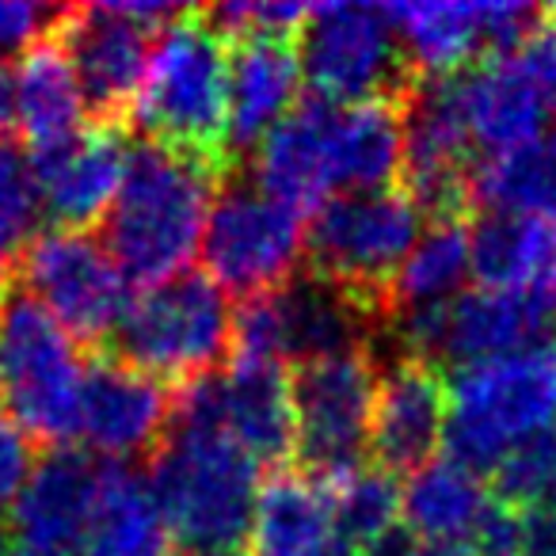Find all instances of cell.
<instances>
[{
	"instance_id": "1",
	"label": "cell",
	"mask_w": 556,
	"mask_h": 556,
	"mask_svg": "<svg viewBox=\"0 0 556 556\" xmlns=\"http://www.w3.org/2000/svg\"><path fill=\"white\" fill-rule=\"evenodd\" d=\"M229 172L202 156L179 153L161 141H138L130 168L103 217V244L115 255L130 287L153 290L184 275L202 248L210 210Z\"/></svg>"
},
{
	"instance_id": "2",
	"label": "cell",
	"mask_w": 556,
	"mask_h": 556,
	"mask_svg": "<svg viewBox=\"0 0 556 556\" xmlns=\"http://www.w3.org/2000/svg\"><path fill=\"white\" fill-rule=\"evenodd\" d=\"M149 488L184 556L244 553L260 503V465L222 431L172 419Z\"/></svg>"
},
{
	"instance_id": "3",
	"label": "cell",
	"mask_w": 556,
	"mask_h": 556,
	"mask_svg": "<svg viewBox=\"0 0 556 556\" xmlns=\"http://www.w3.org/2000/svg\"><path fill=\"white\" fill-rule=\"evenodd\" d=\"M134 118L149 141H161L232 172L229 54L202 9H187L153 39Z\"/></svg>"
},
{
	"instance_id": "4",
	"label": "cell",
	"mask_w": 556,
	"mask_h": 556,
	"mask_svg": "<svg viewBox=\"0 0 556 556\" xmlns=\"http://www.w3.org/2000/svg\"><path fill=\"white\" fill-rule=\"evenodd\" d=\"M556 427V348H530L465 366L450 381L446 446L469 469H500L515 450Z\"/></svg>"
},
{
	"instance_id": "5",
	"label": "cell",
	"mask_w": 556,
	"mask_h": 556,
	"mask_svg": "<svg viewBox=\"0 0 556 556\" xmlns=\"http://www.w3.org/2000/svg\"><path fill=\"white\" fill-rule=\"evenodd\" d=\"M419 240V206L404 187L363 194H332L305 232L309 275L393 320V282Z\"/></svg>"
},
{
	"instance_id": "6",
	"label": "cell",
	"mask_w": 556,
	"mask_h": 556,
	"mask_svg": "<svg viewBox=\"0 0 556 556\" xmlns=\"http://www.w3.org/2000/svg\"><path fill=\"white\" fill-rule=\"evenodd\" d=\"M85 374L80 343L20 282L0 287V401L35 442L77 439Z\"/></svg>"
},
{
	"instance_id": "7",
	"label": "cell",
	"mask_w": 556,
	"mask_h": 556,
	"mask_svg": "<svg viewBox=\"0 0 556 556\" xmlns=\"http://www.w3.org/2000/svg\"><path fill=\"white\" fill-rule=\"evenodd\" d=\"M381 332L386 320L378 313L305 270L287 287L240 302L232 313V358L302 366L370 351V340Z\"/></svg>"
},
{
	"instance_id": "8",
	"label": "cell",
	"mask_w": 556,
	"mask_h": 556,
	"mask_svg": "<svg viewBox=\"0 0 556 556\" xmlns=\"http://www.w3.org/2000/svg\"><path fill=\"white\" fill-rule=\"evenodd\" d=\"M229 348V298L214 278L199 270H184L161 287L146 290L111 340L115 358L179 389L214 374Z\"/></svg>"
},
{
	"instance_id": "9",
	"label": "cell",
	"mask_w": 556,
	"mask_h": 556,
	"mask_svg": "<svg viewBox=\"0 0 556 556\" xmlns=\"http://www.w3.org/2000/svg\"><path fill=\"white\" fill-rule=\"evenodd\" d=\"M556 328V294L541 290H465L454 302L408 309L389 320L401 355L431 366H477L545 348Z\"/></svg>"
},
{
	"instance_id": "10",
	"label": "cell",
	"mask_w": 556,
	"mask_h": 556,
	"mask_svg": "<svg viewBox=\"0 0 556 556\" xmlns=\"http://www.w3.org/2000/svg\"><path fill=\"white\" fill-rule=\"evenodd\" d=\"M298 58L313 100L336 108L404 100L416 80L389 4H313L298 31Z\"/></svg>"
},
{
	"instance_id": "11",
	"label": "cell",
	"mask_w": 556,
	"mask_h": 556,
	"mask_svg": "<svg viewBox=\"0 0 556 556\" xmlns=\"http://www.w3.org/2000/svg\"><path fill=\"white\" fill-rule=\"evenodd\" d=\"M305 217L270 199L244 172V164L222 179V191L202 232V263L217 287L252 302L298 278L305 255Z\"/></svg>"
},
{
	"instance_id": "12",
	"label": "cell",
	"mask_w": 556,
	"mask_h": 556,
	"mask_svg": "<svg viewBox=\"0 0 556 556\" xmlns=\"http://www.w3.org/2000/svg\"><path fill=\"white\" fill-rule=\"evenodd\" d=\"M378 378L370 351L340 358L302 363L290 374V401H294L298 446L305 477L325 484L363 469L370 454L374 404H378Z\"/></svg>"
},
{
	"instance_id": "13",
	"label": "cell",
	"mask_w": 556,
	"mask_h": 556,
	"mask_svg": "<svg viewBox=\"0 0 556 556\" xmlns=\"http://www.w3.org/2000/svg\"><path fill=\"white\" fill-rule=\"evenodd\" d=\"M20 287L80 343H111L130 313V278L100 237L50 229L27 248Z\"/></svg>"
},
{
	"instance_id": "14",
	"label": "cell",
	"mask_w": 556,
	"mask_h": 556,
	"mask_svg": "<svg viewBox=\"0 0 556 556\" xmlns=\"http://www.w3.org/2000/svg\"><path fill=\"white\" fill-rule=\"evenodd\" d=\"M404 58L416 77H454L488 58H515L538 35L545 9L492 0V4H450L412 0L389 4Z\"/></svg>"
},
{
	"instance_id": "15",
	"label": "cell",
	"mask_w": 556,
	"mask_h": 556,
	"mask_svg": "<svg viewBox=\"0 0 556 556\" xmlns=\"http://www.w3.org/2000/svg\"><path fill=\"white\" fill-rule=\"evenodd\" d=\"M176 424L222 431L255 465H282L294 457L298 427L290 378L282 366L232 358L225 370L191 381L176 396Z\"/></svg>"
},
{
	"instance_id": "16",
	"label": "cell",
	"mask_w": 556,
	"mask_h": 556,
	"mask_svg": "<svg viewBox=\"0 0 556 556\" xmlns=\"http://www.w3.org/2000/svg\"><path fill=\"white\" fill-rule=\"evenodd\" d=\"M153 35V27H146L123 9V0L62 12L54 39L62 42L77 73V85L96 123H123L134 111L141 85H146Z\"/></svg>"
},
{
	"instance_id": "17",
	"label": "cell",
	"mask_w": 556,
	"mask_h": 556,
	"mask_svg": "<svg viewBox=\"0 0 556 556\" xmlns=\"http://www.w3.org/2000/svg\"><path fill=\"white\" fill-rule=\"evenodd\" d=\"M176 419V396L149 374L103 355L88 363L77 412V442L100 462L130 465L134 457L156 454Z\"/></svg>"
},
{
	"instance_id": "18",
	"label": "cell",
	"mask_w": 556,
	"mask_h": 556,
	"mask_svg": "<svg viewBox=\"0 0 556 556\" xmlns=\"http://www.w3.org/2000/svg\"><path fill=\"white\" fill-rule=\"evenodd\" d=\"M108 465L58 446L39 457L31 480L12 503L16 556H88Z\"/></svg>"
},
{
	"instance_id": "19",
	"label": "cell",
	"mask_w": 556,
	"mask_h": 556,
	"mask_svg": "<svg viewBox=\"0 0 556 556\" xmlns=\"http://www.w3.org/2000/svg\"><path fill=\"white\" fill-rule=\"evenodd\" d=\"M130 138L123 123H88L73 138L47 149H31L39 176L42 210L58 229L88 232L103 222L118 199V187L130 168Z\"/></svg>"
},
{
	"instance_id": "20",
	"label": "cell",
	"mask_w": 556,
	"mask_h": 556,
	"mask_svg": "<svg viewBox=\"0 0 556 556\" xmlns=\"http://www.w3.org/2000/svg\"><path fill=\"white\" fill-rule=\"evenodd\" d=\"M450 389L442 370L424 358L396 355L378 378L370 454L389 477L419 472L434 462V450L446 439Z\"/></svg>"
},
{
	"instance_id": "21",
	"label": "cell",
	"mask_w": 556,
	"mask_h": 556,
	"mask_svg": "<svg viewBox=\"0 0 556 556\" xmlns=\"http://www.w3.org/2000/svg\"><path fill=\"white\" fill-rule=\"evenodd\" d=\"M88 103L62 42L50 35L0 70V134L47 149L85 130Z\"/></svg>"
},
{
	"instance_id": "22",
	"label": "cell",
	"mask_w": 556,
	"mask_h": 556,
	"mask_svg": "<svg viewBox=\"0 0 556 556\" xmlns=\"http://www.w3.org/2000/svg\"><path fill=\"white\" fill-rule=\"evenodd\" d=\"M332 118L336 103L302 100L260 141L248 176L282 206L309 217L336 191L332 179Z\"/></svg>"
},
{
	"instance_id": "23",
	"label": "cell",
	"mask_w": 556,
	"mask_h": 556,
	"mask_svg": "<svg viewBox=\"0 0 556 556\" xmlns=\"http://www.w3.org/2000/svg\"><path fill=\"white\" fill-rule=\"evenodd\" d=\"M302 58L294 39H248L229 50V161L244 164L260 141L298 108Z\"/></svg>"
},
{
	"instance_id": "24",
	"label": "cell",
	"mask_w": 556,
	"mask_h": 556,
	"mask_svg": "<svg viewBox=\"0 0 556 556\" xmlns=\"http://www.w3.org/2000/svg\"><path fill=\"white\" fill-rule=\"evenodd\" d=\"M462 111L469 123L472 146L484 156H503L545 138L548 100L533 73L518 58H488L457 73Z\"/></svg>"
},
{
	"instance_id": "25",
	"label": "cell",
	"mask_w": 556,
	"mask_h": 556,
	"mask_svg": "<svg viewBox=\"0 0 556 556\" xmlns=\"http://www.w3.org/2000/svg\"><path fill=\"white\" fill-rule=\"evenodd\" d=\"M404 176V103L374 100L336 108L332 179L340 194L386 191Z\"/></svg>"
},
{
	"instance_id": "26",
	"label": "cell",
	"mask_w": 556,
	"mask_h": 556,
	"mask_svg": "<svg viewBox=\"0 0 556 556\" xmlns=\"http://www.w3.org/2000/svg\"><path fill=\"white\" fill-rule=\"evenodd\" d=\"M472 275L488 290L556 294V225L548 217L484 214L472 225Z\"/></svg>"
},
{
	"instance_id": "27",
	"label": "cell",
	"mask_w": 556,
	"mask_h": 556,
	"mask_svg": "<svg viewBox=\"0 0 556 556\" xmlns=\"http://www.w3.org/2000/svg\"><path fill=\"white\" fill-rule=\"evenodd\" d=\"M332 500L317 477L275 472L260 488L252 522V556H320L332 545Z\"/></svg>"
},
{
	"instance_id": "28",
	"label": "cell",
	"mask_w": 556,
	"mask_h": 556,
	"mask_svg": "<svg viewBox=\"0 0 556 556\" xmlns=\"http://www.w3.org/2000/svg\"><path fill=\"white\" fill-rule=\"evenodd\" d=\"M492 503L495 492H488L477 469L457 457H434L404 484V526L412 538L472 541Z\"/></svg>"
},
{
	"instance_id": "29",
	"label": "cell",
	"mask_w": 556,
	"mask_h": 556,
	"mask_svg": "<svg viewBox=\"0 0 556 556\" xmlns=\"http://www.w3.org/2000/svg\"><path fill=\"white\" fill-rule=\"evenodd\" d=\"M168 548L172 533L149 480L138 477L130 465H108L88 556H172Z\"/></svg>"
},
{
	"instance_id": "30",
	"label": "cell",
	"mask_w": 556,
	"mask_h": 556,
	"mask_svg": "<svg viewBox=\"0 0 556 556\" xmlns=\"http://www.w3.org/2000/svg\"><path fill=\"white\" fill-rule=\"evenodd\" d=\"M472 275V225L465 217H442L419 232L393 282V317L408 309H431L465 294Z\"/></svg>"
},
{
	"instance_id": "31",
	"label": "cell",
	"mask_w": 556,
	"mask_h": 556,
	"mask_svg": "<svg viewBox=\"0 0 556 556\" xmlns=\"http://www.w3.org/2000/svg\"><path fill=\"white\" fill-rule=\"evenodd\" d=\"M332 500V522L340 541L370 553H389L401 541L404 518V488L378 465L348 472V477L328 484Z\"/></svg>"
},
{
	"instance_id": "32",
	"label": "cell",
	"mask_w": 556,
	"mask_h": 556,
	"mask_svg": "<svg viewBox=\"0 0 556 556\" xmlns=\"http://www.w3.org/2000/svg\"><path fill=\"white\" fill-rule=\"evenodd\" d=\"M42 217L47 210L35 176V156L20 138L0 134V287H9L27 248L42 237Z\"/></svg>"
},
{
	"instance_id": "33",
	"label": "cell",
	"mask_w": 556,
	"mask_h": 556,
	"mask_svg": "<svg viewBox=\"0 0 556 556\" xmlns=\"http://www.w3.org/2000/svg\"><path fill=\"white\" fill-rule=\"evenodd\" d=\"M495 500L515 510H556V427L526 442L495 469Z\"/></svg>"
},
{
	"instance_id": "34",
	"label": "cell",
	"mask_w": 556,
	"mask_h": 556,
	"mask_svg": "<svg viewBox=\"0 0 556 556\" xmlns=\"http://www.w3.org/2000/svg\"><path fill=\"white\" fill-rule=\"evenodd\" d=\"M309 12L313 4H290V0H232V4L202 9V16L225 42H248L294 39L309 20Z\"/></svg>"
},
{
	"instance_id": "35",
	"label": "cell",
	"mask_w": 556,
	"mask_h": 556,
	"mask_svg": "<svg viewBox=\"0 0 556 556\" xmlns=\"http://www.w3.org/2000/svg\"><path fill=\"white\" fill-rule=\"evenodd\" d=\"M65 9L50 4H27V0H0V70L16 62L24 50L39 47L62 24Z\"/></svg>"
},
{
	"instance_id": "36",
	"label": "cell",
	"mask_w": 556,
	"mask_h": 556,
	"mask_svg": "<svg viewBox=\"0 0 556 556\" xmlns=\"http://www.w3.org/2000/svg\"><path fill=\"white\" fill-rule=\"evenodd\" d=\"M35 465V439L9 416V412H0V507H9V503L20 500V492L27 488L31 480Z\"/></svg>"
},
{
	"instance_id": "37",
	"label": "cell",
	"mask_w": 556,
	"mask_h": 556,
	"mask_svg": "<svg viewBox=\"0 0 556 556\" xmlns=\"http://www.w3.org/2000/svg\"><path fill=\"white\" fill-rule=\"evenodd\" d=\"M522 62H526V70L533 73L538 88L545 92L548 108L556 111V20L548 16V12H545V20H541L538 35L526 42Z\"/></svg>"
},
{
	"instance_id": "38",
	"label": "cell",
	"mask_w": 556,
	"mask_h": 556,
	"mask_svg": "<svg viewBox=\"0 0 556 556\" xmlns=\"http://www.w3.org/2000/svg\"><path fill=\"white\" fill-rule=\"evenodd\" d=\"M518 556H556V510H518Z\"/></svg>"
},
{
	"instance_id": "39",
	"label": "cell",
	"mask_w": 556,
	"mask_h": 556,
	"mask_svg": "<svg viewBox=\"0 0 556 556\" xmlns=\"http://www.w3.org/2000/svg\"><path fill=\"white\" fill-rule=\"evenodd\" d=\"M401 556H480V548L465 538H412Z\"/></svg>"
},
{
	"instance_id": "40",
	"label": "cell",
	"mask_w": 556,
	"mask_h": 556,
	"mask_svg": "<svg viewBox=\"0 0 556 556\" xmlns=\"http://www.w3.org/2000/svg\"><path fill=\"white\" fill-rule=\"evenodd\" d=\"M320 556H401V548H389V553H370V548H358V545H348V541H340V538H336L332 541V545H328L325 548V553H320Z\"/></svg>"
},
{
	"instance_id": "41",
	"label": "cell",
	"mask_w": 556,
	"mask_h": 556,
	"mask_svg": "<svg viewBox=\"0 0 556 556\" xmlns=\"http://www.w3.org/2000/svg\"><path fill=\"white\" fill-rule=\"evenodd\" d=\"M0 556H16V538H12V522L0 515Z\"/></svg>"
},
{
	"instance_id": "42",
	"label": "cell",
	"mask_w": 556,
	"mask_h": 556,
	"mask_svg": "<svg viewBox=\"0 0 556 556\" xmlns=\"http://www.w3.org/2000/svg\"><path fill=\"white\" fill-rule=\"evenodd\" d=\"M553 225H556V217H553Z\"/></svg>"
}]
</instances>
